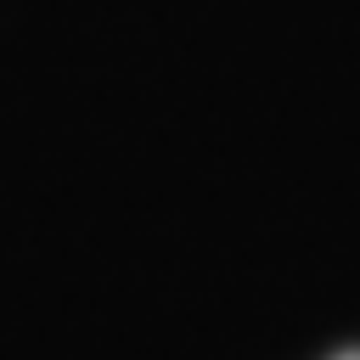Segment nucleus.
Returning a JSON list of instances; mask_svg holds the SVG:
<instances>
[{
	"label": "nucleus",
	"mask_w": 360,
	"mask_h": 360,
	"mask_svg": "<svg viewBox=\"0 0 360 360\" xmlns=\"http://www.w3.org/2000/svg\"><path fill=\"white\" fill-rule=\"evenodd\" d=\"M332 360H360V349H343V354H332Z\"/></svg>",
	"instance_id": "nucleus-1"
}]
</instances>
